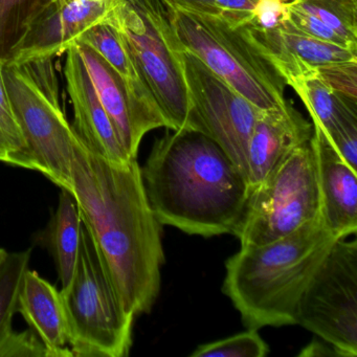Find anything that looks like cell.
<instances>
[{
  "label": "cell",
  "mask_w": 357,
  "mask_h": 357,
  "mask_svg": "<svg viewBox=\"0 0 357 357\" xmlns=\"http://www.w3.org/2000/svg\"><path fill=\"white\" fill-rule=\"evenodd\" d=\"M68 192L123 308L135 317L151 312L166 259L137 158L112 162L79 139Z\"/></svg>",
  "instance_id": "cell-1"
},
{
  "label": "cell",
  "mask_w": 357,
  "mask_h": 357,
  "mask_svg": "<svg viewBox=\"0 0 357 357\" xmlns=\"http://www.w3.org/2000/svg\"><path fill=\"white\" fill-rule=\"evenodd\" d=\"M141 173L158 222L204 238L233 234L250 192L233 160L198 131L156 139Z\"/></svg>",
  "instance_id": "cell-2"
},
{
  "label": "cell",
  "mask_w": 357,
  "mask_h": 357,
  "mask_svg": "<svg viewBox=\"0 0 357 357\" xmlns=\"http://www.w3.org/2000/svg\"><path fill=\"white\" fill-rule=\"evenodd\" d=\"M338 239L321 215L285 237L241 246L229 257L222 292L241 315L244 327L296 325L298 302Z\"/></svg>",
  "instance_id": "cell-3"
},
{
  "label": "cell",
  "mask_w": 357,
  "mask_h": 357,
  "mask_svg": "<svg viewBox=\"0 0 357 357\" xmlns=\"http://www.w3.org/2000/svg\"><path fill=\"white\" fill-rule=\"evenodd\" d=\"M108 22L114 26L149 85L170 130H192L185 81V47L168 0H116Z\"/></svg>",
  "instance_id": "cell-4"
},
{
  "label": "cell",
  "mask_w": 357,
  "mask_h": 357,
  "mask_svg": "<svg viewBox=\"0 0 357 357\" xmlns=\"http://www.w3.org/2000/svg\"><path fill=\"white\" fill-rule=\"evenodd\" d=\"M177 34L185 49L261 110L283 105L286 84L263 55L245 26H235L220 15L174 8Z\"/></svg>",
  "instance_id": "cell-5"
},
{
  "label": "cell",
  "mask_w": 357,
  "mask_h": 357,
  "mask_svg": "<svg viewBox=\"0 0 357 357\" xmlns=\"http://www.w3.org/2000/svg\"><path fill=\"white\" fill-rule=\"evenodd\" d=\"M60 294L73 356H128L135 317L121 305L83 223L74 275Z\"/></svg>",
  "instance_id": "cell-6"
},
{
  "label": "cell",
  "mask_w": 357,
  "mask_h": 357,
  "mask_svg": "<svg viewBox=\"0 0 357 357\" xmlns=\"http://www.w3.org/2000/svg\"><path fill=\"white\" fill-rule=\"evenodd\" d=\"M321 215L317 166L308 142L250 188L231 235L241 246L262 245L294 233Z\"/></svg>",
  "instance_id": "cell-7"
},
{
  "label": "cell",
  "mask_w": 357,
  "mask_h": 357,
  "mask_svg": "<svg viewBox=\"0 0 357 357\" xmlns=\"http://www.w3.org/2000/svg\"><path fill=\"white\" fill-rule=\"evenodd\" d=\"M296 321L342 356L356 357V239L333 244L298 302Z\"/></svg>",
  "instance_id": "cell-8"
},
{
  "label": "cell",
  "mask_w": 357,
  "mask_h": 357,
  "mask_svg": "<svg viewBox=\"0 0 357 357\" xmlns=\"http://www.w3.org/2000/svg\"><path fill=\"white\" fill-rule=\"evenodd\" d=\"M3 75L14 116L26 142V169L41 173L68 191L78 135L61 108L54 106L14 66H3Z\"/></svg>",
  "instance_id": "cell-9"
},
{
  "label": "cell",
  "mask_w": 357,
  "mask_h": 357,
  "mask_svg": "<svg viewBox=\"0 0 357 357\" xmlns=\"http://www.w3.org/2000/svg\"><path fill=\"white\" fill-rule=\"evenodd\" d=\"M183 60L193 131L204 133L218 144L246 177L248 144L261 109L189 50L185 49Z\"/></svg>",
  "instance_id": "cell-10"
},
{
  "label": "cell",
  "mask_w": 357,
  "mask_h": 357,
  "mask_svg": "<svg viewBox=\"0 0 357 357\" xmlns=\"http://www.w3.org/2000/svg\"><path fill=\"white\" fill-rule=\"evenodd\" d=\"M116 0H55L29 29L11 59L3 66L55 58L91 26L106 22Z\"/></svg>",
  "instance_id": "cell-11"
},
{
  "label": "cell",
  "mask_w": 357,
  "mask_h": 357,
  "mask_svg": "<svg viewBox=\"0 0 357 357\" xmlns=\"http://www.w3.org/2000/svg\"><path fill=\"white\" fill-rule=\"evenodd\" d=\"M64 77L74 109L72 127L79 139L95 153L118 164L133 158L119 141L114 125L102 105L77 45L66 50Z\"/></svg>",
  "instance_id": "cell-12"
},
{
  "label": "cell",
  "mask_w": 357,
  "mask_h": 357,
  "mask_svg": "<svg viewBox=\"0 0 357 357\" xmlns=\"http://www.w3.org/2000/svg\"><path fill=\"white\" fill-rule=\"evenodd\" d=\"M312 133V124L289 101L273 109L260 110L248 144L246 178L250 189L294 150L310 142Z\"/></svg>",
  "instance_id": "cell-13"
},
{
  "label": "cell",
  "mask_w": 357,
  "mask_h": 357,
  "mask_svg": "<svg viewBox=\"0 0 357 357\" xmlns=\"http://www.w3.org/2000/svg\"><path fill=\"white\" fill-rule=\"evenodd\" d=\"M314 154L324 223L333 235L348 238L357 231V171L335 151L321 129L313 127Z\"/></svg>",
  "instance_id": "cell-14"
},
{
  "label": "cell",
  "mask_w": 357,
  "mask_h": 357,
  "mask_svg": "<svg viewBox=\"0 0 357 357\" xmlns=\"http://www.w3.org/2000/svg\"><path fill=\"white\" fill-rule=\"evenodd\" d=\"M93 86L105 108L119 141L130 158H137L139 145L148 132L146 123L135 107L130 93L120 75L93 47L76 41Z\"/></svg>",
  "instance_id": "cell-15"
},
{
  "label": "cell",
  "mask_w": 357,
  "mask_h": 357,
  "mask_svg": "<svg viewBox=\"0 0 357 357\" xmlns=\"http://www.w3.org/2000/svg\"><path fill=\"white\" fill-rule=\"evenodd\" d=\"M17 312L45 344L47 357H74L60 290L37 271L29 269L24 275Z\"/></svg>",
  "instance_id": "cell-16"
},
{
  "label": "cell",
  "mask_w": 357,
  "mask_h": 357,
  "mask_svg": "<svg viewBox=\"0 0 357 357\" xmlns=\"http://www.w3.org/2000/svg\"><path fill=\"white\" fill-rule=\"evenodd\" d=\"M76 41L93 47L120 75L135 107L150 131L162 127L170 129L166 116L162 114L128 47L108 20L91 26Z\"/></svg>",
  "instance_id": "cell-17"
},
{
  "label": "cell",
  "mask_w": 357,
  "mask_h": 357,
  "mask_svg": "<svg viewBox=\"0 0 357 357\" xmlns=\"http://www.w3.org/2000/svg\"><path fill=\"white\" fill-rule=\"evenodd\" d=\"M59 202L45 229L35 241L49 250L55 262L61 288L70 284L80 250L82 219L78 204L70 192L60 189Z\"/></svg>",
  "instance_id": "cell-18"
},
{
  "label": "cell",
  "mask_w": 357,
  "mask_h": 357,
  "mask_svg": "<svg viewBox=\"0 0 357 357\" xmlns=\"http://www.w3.org/2000/svg\"><path fill=\"white\" fill-rule=\"evenodd\" d=\"M245 26L252 39L261 47L286 52L313 66L357 60L356 52L303 34L287 20L280 28L271 31Z\"/></svg>",
  "instance_id": "cell-19"
},
{
  "label": "cell",
  "mask_w": 357,
  "mask_h": 357,
  "mask_svg": "<svg viewBox=\"0 0 357 357\" xmlns=\"http://www.w3.org/2000/svg\"><path fill=\"white\" fill-rule=\"evenodd\" d=\"M55 0H0V63L10 61L34 20Z\"/></svg>",
  "instance_id": "cell-20"
},
{
  "label": "cell",
  "mask_w": 357,
  "mask_h": 357,
  "mask_svg": "<svg viewBox=\"0 0 357 357\" xmlns=\"http://www.w3.org/2000/svg\"><path fill=\"white\" fill-rule=\"evenodd\" d=\"M31 255L32 250L8 252L0 268V340L13 329L12 321L18 311L24 275L30 269Z\"/></svg>",
  "instance_id": "cell-21"
},
{
  "label": "cell",
  "mask_w": 357,
  "mask_h": 357,
  "mask_svg": "<svg viewBox=\"0 0 357 357\" xmlns=\"http://www.w3.org/2000/svg\"><path fill=\"white\" fill-rule=\"evenodd\" d=\"M289 3L314 16L352 47H357V0H292Z\"/></svg>",
  "instance_id": "cell-22"
},
{
  "label": "cell",
  "mask_w": 357,
  "mask_h": 357,
  "mask_svg": "<svg viewBox=\"0 0 357 357\" xmlns=\"http://www.w3.org/2000/svg\"><path fill=\"white\" fill-rule=\"evenodd\" d=\"M0 162L10 166L28 168L26 142L12 110L5 79H3L1 63H0Z\"/></svg>",
  "instance_id": "cell-23"
},
{
  "label": "cell",
  "mask_w": 357,
  "mask_h": 357,
  "mask_svg": "<svg viewBox=\"0 0 357 357\" xmlns=\"http://www.w3.org/2000/svg\"><path fill=\"white\" fill-rule=\"evenodd\" d=\"M268 344L263 340L257 329L221 338L215 342L198 346L191 357H265L268 355Z\"/></svg>",
  "instance_id": "cell-24"
},
{
  "label": "cell",
  "mask_w": 357,
  "mask_h": 357,
  "mask_svg": "<svg viewBox=\"0 0 357 357\" xmlns=\"http://www.w3.org/2000/svg\"><path fill=\"white\" fill-rule=\"evenodd\" d=\"M317 70L319 78L329 89L356 103L357 60L324 64L317 66Z\"/></svg>",
  "instance_id": "cell-25"
},
{
  "label": "cell",
  "mask_w": 357,
  "mask_h": 357,
  "mask_svg": "<svg viewBox=\"0 0 357 357\" xmlns=\"http://www.w3.org/2000/svg\"><path fill=\"white\" fill-rule=\"evenodd\" d=\"M14 66L53 104L61 108L59 99V82L56 75L54 58L33 60Z\"/></svg>",
  "instance_id": "cell-26"
},
{
  "label": "cell",
  "mask_w": 357,
  "mask_h": 357,
  "mask_svg": "<svg viewBox=\"0 0 357 357\" xmlns=\"http://www.w3.org/2000/svg\"><path fill=\"white\" fill-rule=\"evenodd\" d=\"M289 3H288L287 22L296 30L300 31L303 34L319 39V40L327 41V43H333V45H338V47L357 52V47H352L348 41L344 40L340 35L336 34L333 30L328 28L321 20H317V17L310 15V14L306 13V12L301 11V10L292 7Z\"/></svg>",
  "instance_id": "cell-27"
},
{
  "label": "cell",
  "mask_w": 357,
  "mask_h": 357,
  "mask_svg": "<svg viewBox=\"0 0 357 357\" xmlns=\"http://www.w3.org/2000/svg\"><path fill=\"white\" fill-rule=\"evenodd\" d=\"M0 357H47V350L32 330L12 329L0 340Z\"/></svg>",
  "instance_id": "cell-28"
},
{
  "label": "cell",
  "mask_w": 357,
  "mask_h": 357,
  "mask_svg": "<svg viewBox=\"0 0 357 357\" xmlns=\"http://www.w3.org/2000/svg\"><path fill=\"white\" fill-rule=\"evenodd\" d=\"M288 18V3L285 0H258L248 24L260 31L280 28Z\"/></svg>",
  "instance_id": "cell-29"
},
{
  "label": "cell",
  "mask_w": 357,
  "mask_h": 357,
  "mask_svg": "<svg viewBox=\"0 0 357 357\" xmlns=\"http://www.w3.org/2000/svg\"><path fill=\"white\" fill-rule=\"evenodd\" d=\"M326 137L340 158L357 171V120L344 123Z\"/></svg>",
  "instance_id": "cell-30"
},
{
  "label": "cell",
  "mask_w": 357,
  "mask_h": 357,
  "mask_svg": "<svg viewBox=\"0 0 357 357\" xmlns=\"http://www.w3.org/2000/svg\"><path fill=\"white\" fill-rule=\"evenodd\" d=\"M258 0H214L221 17L235 26H248Z\"/></svg>",
  "instance_id": "cell-31"
},
{
  "label": "cell",
  "mask_w": 357,
  "mask_h": 357,
  "mask_svg": "<svg viewBox=\"0 0 357 357\" xmlns=\"http://www.w3.org/2000/svg\"><path fill=\"white\" fill-rule=\"evenodd\" d=\"M169 3L177 9L197 13L219 15L220 11L215 6L214 0H168Z\"/></svg>",
  "instance_id": "cell-32"
},
{
  "label": "cell",
  "mask_w": 357,
  "mask_h": 357,
  "mask_svg": "<svg viewBox=\"0 0 357 357\" xmlns=\"http://www.w3.org/2000/svg\"><path fill=\"white\" fill-rule=\"evenodd\" d=\"M319 338V337H317ZM319 340H313L308 346L303 349L300 356H342L332 344L326 340L319 338Z\"/></svg>",
  "instance_id": "cell-33"
},
{
  "label": "cell",
  "mask_w": 357,
  "mask_h": 357,
  "mask_svg": "<svg viewBox=\"0 0 357 357\" xmlns=\"http://www.w3.org/2000/svg\"><path fill=\"white\" fill-rule=\"evenodd\" d=\"M8 252L5 248H0V268L3 266V262H5L6 258H7Z\"/></svg>",
  "instance_id": "cell-34"
},
{
  "label": "cell",
  "mask_w": 357,
  "mask_h": 357,
  "mask_svg": "<svg viewBox=\"0 0 357 357\" xmlns=\"http://www.w3.org/2000/svg\"><path fill=\"white\" fill-rule=\"evenodd\" d=\"M292 1V0H291ZM294 1H305V0H294Z\"/></svg>",
  "instance_id": "cell-35"
},
{
  "label": "cell",
  "mask_w": 357,
  "mask_h": 357,
  "mask_svg": "<svg viewBox=\"0 0 357 357\" xmlns=\"http://www.w3.org/2000/svg\"><path fill=\"white\" fill-rule=\"evenodd\" d=\"M91 1H100V0H91Z\"/></svg>",
  "instance_id": "cell-36"
},
{
  "label": "cell",
  "mask_w": 357,
  "mask_h": 357,
  "mask_svg": "<svg viewBox=\"0 0 357 357\" xmlns=\"http://www.w3.org/2000/svg\"><path fill=\"white\" fill-rule=\"evenodd\" d=\"M285 1H287V3H289V1H291V0H285Z\"/></svg>",
  "instance_id": "cell-37"
}]
</instances>
